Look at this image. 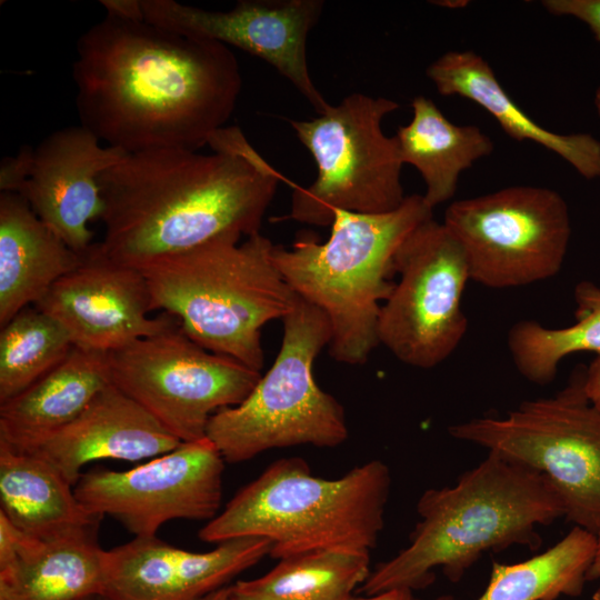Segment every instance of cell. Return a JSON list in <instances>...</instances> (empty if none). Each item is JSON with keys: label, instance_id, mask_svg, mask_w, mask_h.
Masks as SVG:
<instances>
[{"label": "cell", "instance_id": "cell-1", "mask_svg": "<svg viewBox=\"0 0 600 600\" xmlns=\"http://www.w3.org/2000/svg\"><path fill=\"white\" fill-rule=\"evenodd\" d=\"M80 124L127 153L198 151L226 127L241 91L228 46L106 16L77 42Z\"/></svg>", "mask_w": 600, "mask_h": 600}, {"label": "cell", "instance_id": "cell-2", "mask_svg": "<svg viewBox=\"0 0 600 600\" xmlns=\"http://www.w3.org/2000/svg\"><path fill=\"white\" fill-rule=\"evenodd\" d=\"M208 146L213 153H127L99 176L104 256L139 269L218 237L260 232L282 176L236 126Z\"/></svg>", "mask_w": 600, "mask_h": 600}, {"label": "cell", "instance_id": "cell-3", "mask_svg": "<svg viewBox=\"0 0 600 600\" xmlns=\"http://www.w3.org/2000/svg\"><path fill=\"white\" fill-rule=\"evenodd\" d=\"M417 512L409 544L377 566L360 593L423 589L438 568L458 582L484 552L512 546L538 549V528L564 517L562 501L543 474L492 452L453 486L426 490Z\"/></svg>", "mask_w": 600, "mask_h": 600}, {"label": "cell", "instance_id": "cell-4", "mask_svg": "<svg viewBox=\"0 0 600 600\" xmlns=\"http://www.w3.org/2000/svg\"><path fill=\"white\" fill-rule=\"evenodd\" d=\"M222 236L139 268L152 310L162 309L202 348L260 371L261 329L282 319L298 296L273 261L274 244L260 232L239 243Z\"/></svg>", "mask_w": 600, "mask_h": 600}, {"label": "cell", "instance_id": "cell-5", "mask_svg": "<svg viewBox=\"0 0 600 600\" xmlns=\"http://www.w3.org/2000/svg\"><path fill=\"white\" fill-rule=\"evenodd\" d=\"M390 487V470L380 460L324 479L303 459L282 458L239 490L199 538H264L269 556L279 560L321 550L370 552L383 529Z\"/></svg>", "mask_w": 600, "mask_h": 600}, {"label": "cell", "instance_id": "cell-6", "mask_svg": "<svg viewBox=\"0 0 600 600\" xmlns=\"http://www.w3.org/2000/svg\"><path fill=\"white\" fill-rule=\"evenodd\" d=\"M432 211L423 196L411 194L384 213L338 210L326 242L308 234L290 249L274 244L273 261L286 282L328 318L336 361L364 363L379 344L380 302L394 287V254Z\"/></svg>", "mask_w": 600, "mask_h": 600}, {"label": "cell", "instance_id": "cell-7", "mask_svg": "<svg viewBox=\"0 0 600 600\" xmlns=\"http://www.w3.org/2000/svg\"><path fill=\"white\" fill-rule=\"evenodd\" d=\"M281 320L282 342L272 367L242 402L209 420L206 437L226 462L248 461L274 448H333L348 438L343 407L313 377V362L331 341L328 318L298 297Z\"/></svg>", "mask_w": 600, "mask_h": 600}, {"label": "cell", "instance_id": "cell-8", "mask_svg": "<svg viewBox=\"0 0 600 600\" xmlns=\"http://www.w3.org/2000/svg\"><path fill=\"white\" fill-rule=\"evenodd\" d=\"M399 108L394 100L354 92L316 118L290 120L317 177L308 187L293 186L288 219L330 227L338 210L384 213L400 207L407 197L403 162L396 136L382 130L384 117Z\"/></svg>", "mask_w": 600, "mask_h": 600}, {"label": "cell", "instance_id": "cell-9", "mask_svg": "<svg viewBox=\"0 0 600 600\" xmlns=\"http://www.w3.org/2000/svg\"><path fill=\"white\" fill-rule=\"evenodd\" d=\"M449 434L543 474L564 518L600 531V410L584 394L583 370L551 397L526 400L503 417L450 426Z\"/></svg>", "mask_w": 600, "mask_h": 600}, {"label": "cell", "instance_id": "cell-10", "mask_svg": "<svg viewBox=\"0 0 600 600\" xmlns=\"http://www.w3.org/2000/svg\"><path fill=\"white\" fill-rule=\"evenodd\" d=\"M443 223L464 250L470 279L494 289L558 274L571 238L566 200L542 187L516 186L453 201Z\"/></svg>", "mask_w": 600, "mask_h": 600}, {"label": "cell", "instance_id": "cell-11", "mask_svg": "<svg viewBox=\"0 0 600 600\" xmlns=\"http://www.w3.org/2000/svg\"><path fill=\"white\" fill-rule=\"evenodd\" d=\"M111 382L181 442L206 437L210 418L242 402L260 371L191 340L180 324L109 352Z\"/></svg>", "mask_w": 600, "mask_h": 600}, {"label": "cell", "instance_id": "cell-12", "mask_svg": "<svg viewBox=\"0 0 600 600\" xmlns=\"http://www.w3.org/2000/svg\"><path fill=\"white\" fill-rule=\"evenodd\" d=\"M393 270L399 282L380 309L379 344L406 364L433 368L467 332L461 301L471 279L464 250L443 222L431 218L401 242Z\"/></svg>", "mask_w": 600, "mask_h": 600}, {"label": "cell", "instance_id": "cell-13", "mask_svg": "<svg viewBox=\"0 0 600 600\" xmlns=\"http://www.w3.org/2000/svg\"><path fill=\"white\" fill-rule=\"evenodd\" d=\"M224 462L204 437L126 471L82 473L73 489L91 514L114 518L134 537H154L170 520L210 521L219 513Z\"/></svg>", "mask_w": 600, "mask_h": 600}, {"label": "cell", "instance_id": "cell-14", "mask_svg": "<svg viewBox=\"0 0 600 600\" xmlns=\"http://www.w3.org/2000/svg\"><path fill=\"white\" fill-rule=\"evenodd\" d=\"M147 22L192 38L241 49L273 67L324 113L331 104L311 79L307 41L318 23L322 0H239L213 11L176 0H142Z\"/></svg>", "mask_w": 600, "mask_h": 600}, {"label": "cell", "instance_id": "cell-15", "mask_svg": "<svg viewBox=\"0 0 600 600\" xmlns=\"http://www.w3.org/2000/svg\"><path fill=\"white\" fill-rule=\"evenodd\" d=\"M34 307L66 330L73 347L104 353L180 324L166 312L149 317L151 298L143 273L109 259L99 243Z\"/></svg>", "mask_w": 600, "mask_h": 600}, {"label": "cell", "instance_id": "cell-16", "mask_svg": "<svg viewBox=\"0 0 600 600\" xmlns=\"http://www.w3.org/2000/svg\"><path fill=\"white\" fill-rule=\"evenodd\" d=\"M271 542L241 537L191 552L154 537L103 550L106 600H199L270 554Z\"/></svg>", "mask_w": 600, "mask_h": 600}, {"label": "cell", "instance_id": "cell-17", "mask_svg": "<svg viewBox=\"0 0 600 600\" xmlns=\"http://www.w3.org/2000/svg\"><path fill=\"white\" fill-rule=\"evenodd\" d=\"M126 154L121 149L102 147L81 124L56 130L33 148L30 174L19 194L44 224L82 256L93 244L89 222L100 219L102 212L98 178Z\"/></svg>", "mask_w": 600, "mask_h": 600}, {"label": "cell", "instance_id": "cell-18", "mask_svg": "<svg viewBox=\"0 0 600 600\" xmlns=\"http://www.w3.org/2000/svg\"><path fill=\"white\" fill-rule=\"evenodd\" d=\"M181 441L112 382L69 424L30 453L50 462L72 486L91 461H140L176 449Z\"/></svg>", "mask_w": 600, "mask_h": 600}, {"label": "cell", "instance_id": "cell-19", "mask_svg": "<svg viewBox=\"0 0 600 600\" xmlns=\"http://www.w3.org/2000/svg\"><path fill=\"white\" fill-rule=\"evenodd\" d=\"M96 528L31 536L0 512V600L101 597L102 552Z\"/></svg>", "mask_w": 600, "mask_h": 600}, {"label": "cell", "instance_id": "cell-20", "mask_svg": "<svg viewBox=\"0 0 600 600\" xmlns=\"http://www.w3.org/2000/svg\"><path fill=\"white\" fill-rule=\"evenodd\" d=\"M441 96H459L489 112L517 141H531L561 157L586 179L600 178V141L589 133H557L538 124L502 88L491 66L472 50H451L427 68Z\"/></svg>", "mask_w": 600, "mask_h": 600}, {"label": "cell", "instance_id": "cell-21", "mask_svg": "<svg viewBox=\"0 0 600 600\" xmlns=\"http://www.w3.org/2000/svg\"><path fill=\"white\" fill-rule=\"evenodd\" d=\"M110 382L108 353L73 347L56 368L0 403V442L31 451L72 422Z\"/></svg>", "mask_w": 600, "mask_h": 600}, {"label": "cell", "instance_id": "cell-22", "mask_svg": "<svg viewBox=\"0 0 600 600\" xmlns=\"http://www.w3.org/2000/svg\"><path fill=\"white\" fill-rule=\"evenodd\" d=\"M16 192H0V326L36 304L82 260Z\"/></svg>", "mask_w": 600, "mask_h": 600}, {"label": "cell", "instance_id": "cell-23", "mask_svg": "<svg viewBox=\"0 0 600 600\" xmlns=\"http://www.w3.org/2000/svg\"><path fill=\"white\" fill-rule=\"evenodd\" d=\"M64 477L41 457L0 442V512L39 538L97 528L101 518L80 503Z\"/></svg>", "mask_w": 600, "mask_h": 600}, {"label": "cell", "instance_id": "cell-24", "mask_svg": "<svg viewBox=\"0 0 600 600\" xmlns=\"http://www.w3.org/2000/svg\"><path fill=\"white\" fill-rule=\"evenodd\" d=\"M412 119L396 138L401 160L414 167L426 184L423 198L432 209L450 200L461 173L493 151V142L477 126L452 123L424 96L412 102Z\"/></svg>", "mask_w": 600, "mask_h": 600}, {"label": "cell", "instance_id": "cell-25", "mask_svg": "<svg viewBox=\"0 0 600 600\" xmlns=\"http://www.w3.org/2000/svg\"><path fill=\"white\" fill-rule=\"evenodd\" d=\"M597 548V536L573 526L569 533L527 560L493 561L489 582L477 600H556L581 594ZM434 600H454L443 594Z\"/></svg>", "mask_w": 600, "mask_h": 600}, {"label": "cell", "instance_id": "cell-26", "mask_svg": "<svg viewBox=\"0 0 600 600\" xmlns=\"http://www.w3.org/2000/svg\"><path fill=\"white\" fill-rule=\"evenodd\" d=\"M370 552L321 550L279 560L266 574L231 586L234 600H344L369 577Z\"/></svg>", "mask_w": 600, "mask_h": 600}, {"label": "cell", "instance_id": "cell-27", "mask_svg": "<svg viewBox=\"0 0 600 600\" xmlns=\"http://www.w3.org/2000/svg\"><path fill=\"white\" fill-rule=\"evenodd\" d=\"M576 322L552 329L533 320H521L508 332L511 359L528 381L547 384L553 381L560 362L579 352L600 354V287L579 282L573 292Z\"/></svg>", "mask_w": 600, "mask_h": 600}, {"label": "cell", "instance_id": "cell-28", "mask_svg": "<svg viewBox=\"0 0 600 600\" xmlns=\"http://www.w3.org/2000/svg\"><path fill=\"white\" fill-rule=\"evenodd\" d=\"M72 348L66 330L34 306L17 313L0 332V403L56 368Z\"/></svg>", "mask_w": 600, "mask_h": 600}, {"label": "cell", "instance_id": "cell-29", "mask_svg": "<svg viewBox=\"0 0 600 600\" xmlns=\"http://www.w3.org/2000/svg\"><path fill=\"white\" fill-rule=\"evenodd\" d=\"M541 4L551 14L582 21L600 42V0H543Z\"/></svg>", "mask_w": 600, "mask_h": 600}, {"label": "cell", "instance_id": "cell-30", "mask_svg": "<svg viewBox=\"0 0 600 600\" xmlns=\"http://www.w3.org/2000/svg\"><path fill=\"white\" fill-rule=\"evenodd\" d=\"M33 148L23 146L16 157H6L0 166V191L19 193L29 178Z\"/></svg>", "mask_w": 600, "mask_h": 600}, {"label": "cell", "instance_id": "cell-31", "mask_svg": "<svg viewBox=\"0 0 600 600\" xmlns=\"http://www.w3.org/2000/svg\"><path fill=\"white\" fill-rule=\"evenodd\" d=\"M100 3L109 17L127 21L146 20L142 0H101Z\"/></svg>", "mask_w": 600, "mask_h": 600}, {"label": "cell", "instance_id": "cell-32", "mask_svg": "<svg viewBox=\"0 0 600 600\" xmlns=\"http://www.w3.org/2000/svg\"><path fill=\"white\" fill-rule=\"evenodd\" d=\"M583 391L590 403L600 410V354L583 370Z\"/></svg>", "mask_w": 600, "mask_h": 600}, {"label": "cell", "instance_id": "cell-33", "mask_svg": "<svg viewBox=\"0 0 600 600\" xmlns=\"http://www.w3.org/2000/svg\"><path fill=\"white\" fill-rule=\"evenodd\" d=\"M344 600H422L413 594V590L407 588L390 589L370 596H350Z\"/></svg>", "mask_w": 600, "mask_h": 600}, {"label": "cell", "instance_id": "cell-34", "mask_svg": "<svg viewBox=\"0 0 600 600\" xmlns=\"http://www.w3.org/2000/svg\"><path fill=\"white\" fill-rule=\"evenodd\" d=\"M596 536H597L596 554H594L592 564L588 571V576H587L588 581L600 579V531Z\"/></svg>", "mask_w": 600, "mask_h": 600}, {"label": "cell", "instance_id": "cell-35", "mask_svg": "<svg viewBox=\"0 0 600 600\" xmlns=\"http://www.w3.org/2000/svg\"><path fill=\"white\" fill-rule=\"evenodd\" d=\"M199 600H234L231 586L223 587L212 593L204 596Z\"/></svg>", "mask_w": 600, "mask_h": 600}, {"label": "cell", "instance_id": "cell-36", "mask_svg": "<svg viewBox=\"0 0 600 600\" xmlns=\"http://www.w3.org/2000/svg\"><path fill=\"white\" fill-rule=\"evenodd\" d=\"M437 6L449 7V8H461L467 1H434Z\"/></svg>", "mask_w": 600, "mask_h": 600}, {"label": "cell", "instance_id": "cell-37", "mask_svg": "<svg viewBox=\"0 0 600 600\" xmlns=\"http://www.w3.org/2000/svg\"><path fill=\"white\" fill-rule=\"evenodd\" d=\"M593 103L596 107L597 114L600 118V86L597 88L594 92Z\"/></svg>", "mask_w": 600, "mask_h": 600}, {"label": "cell", "instance_id": "cell-38", "mask_svg": "<svg viewBox=\"0 0 600 600\" xmlns=\"http://www.w3.org/2000/svg\"><path fill=\"white\" fill-rule=\"evenodd\" d=\"M592 600H600V586L598 587V589L594 591L593 596H592Z\"/></svg>", "mask_w": 600, "mask_h": 600}, {"label": "cell", "instance_id": "cell-39", "mask_svg": "<svg viewBox=\"0 0 600 600\" xmlns=\"http://www.w3.org/2000/svg\"><path fill=\"white\" fill-rule=\"evenodd\" d=\"M101 597H88L80 600H100Z\"/></svg>", "mask_w": 600, "mask_h": 600}, {"label": "cell", "instance_id": "cell-40", "mask_svg": "<svg viewBox=\"0 0 600 600\" xmlns=\"http://www.w3.org/2000/svg\"><path fill=\"white\" fill-rule=\"evenodd\" d=\"M100 600H106V599H103V598H100Z\"/></svg>", "mask_w": 600, "mask_h": 600}]
</instances>
